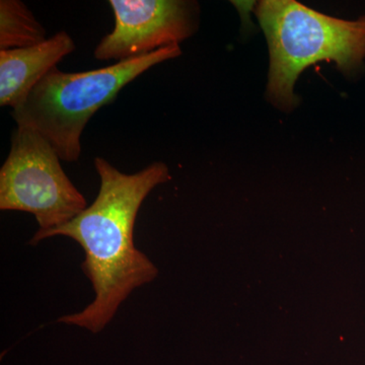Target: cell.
<instances>
[{"label": "cell", "instance_id": "1", "mask_svg": "<svg viewBox=\"0 0 365 365\" xmlns=\"http://www.w3.org/2000/svg\"><path fill=\"white\" fill-rule=\"evenodd\" d=\"M95 168L101 182L93 203L62 227L38 230L30 241L37 245L62 235L81 245L85 252L81 268L95 299L83 311L58 322L91 333L102 332L134 290L158 277L157 266L134 245V227L148 194L170 180L169 168L160 162L135 174H124L103 158H95Z\"/></svg>", "mask_w": 365, "mask_h": 365}, {"label": "cell", "instance_id": "2", "mask_svg": "<svg viewBox=\"0 0 365 365\" xmlns=\"http://www.w3.org/2000/svg\"><path fill=\"white\" fill-rule=\"evenodd\" d=\"M255 11L270 51L267 97L283 111L297 106L295 81L312 64L336 62L348 78L364 69L365 16L340 20L294 0L260 1Z\"/></svg>", "mask_w": 365, "mask_h": 365}, {"label": "cell", "instance_id": "3", "mask_svg": "<svg viewBox=\"0 0 365 365\" xmlns=\"http://www.w3.org/2000/svg\"><path fill=\"white\" fill-rule=\"evenodd\" d=\"M182 54L180 45L93 71L66 73L54 67L13 109L18 126L39 132L64 162H78L81 137L93 115L151 67Z\"/></svg>", "mask_w": 365, "mask_h": 365}, {"label": "cell", "instance_id": "4", "mask_svg": "<svg viewBox=\"0 0 365 365\" xmlns=\"http://www.w3.org/2000/svg\"><path fill=\"white\" fill-rule=\"evenodd\" d=\"M58 153L39 132L18 126L0 170V209L32 213L40 230L62 227L88 208L60 165Z\"/></svg>", "mask_w": 365, "mask_h": 365}, {"label": "cell", "instance_id": "5", "mask_svg": "<svg viewBox=\"0 0 365 365\" xmlns=\"http://www.w3.org/2000/svg\"><path fill=\"white\" fill-rule=\"evenodd\" d=\"M114 30L93 51L98 60L124 61L179 45L198 28L199 6L186 0H111Z\"/></svg>", "mask_w": 365, "mask_h": 365}, {"label": "cell", "instance_id": "6", "mask_svg": "<svg viewBox=\"0 0 365 365\" xmlns=\"http://www.w3.org/2000/svg\"><path fill=\"white\" fill-rule=\"evenodd\" d=\"M64 31L33 47L0 51V106L18 107L64 57L76 50Z\"/></svg>", "mask_w": 365, "mask_h": 365}, {"label": "cell", "instance_id": "7", "mask_svg": "<svg viewBox=\"0 0 365 365\" xmlns=\"http://www.w3.org/2000/svg\"><path fill=\"white\" fill-rule=\"evenodd\" d=\"M47 39L44 26L23 1H0V51L33 47Z\"/></svg>", "mask_w": 365, "mask_h": 365}]
</instances>
